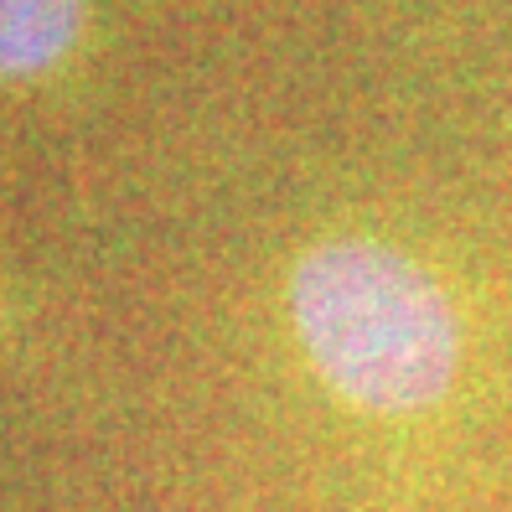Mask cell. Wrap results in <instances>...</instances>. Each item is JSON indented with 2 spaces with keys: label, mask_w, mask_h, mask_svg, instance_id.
I'll list each match as a JSON object with an SVG mask.
<instances>
[{
  "label": "cell",
  "mask_w": 512,
  "mask_h": 512,
  "mask_svg": "<svg viewBox=\"0 0 512 512\" xmlns=\"http://www.w3.org/2000/svg\"><path fill=\"white\" fill-rule=\"evenodd\" d=\"M290 321L321 383L363 414H425L461 368V321L445 285L383 238H326L300 254Z\"/></svg>",
  "instance_id": "1"
},
{
  "label": "cell",
  "mask_w": 512,
  "mask_h": 512,
  "mask_svg": "<svg viewBox=\"0 0 512 512\" xmlns=\"http://www.w3.org/2000/svg\"><path fill=\"white\" fill-rule=\"evenodd\" d=\"M88 0H0V78H42L78 47Z\"/></svg>",
  "instance_id": "2"
}]
</instances>
